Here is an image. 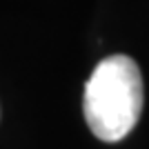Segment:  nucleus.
Returning <instances> with one entry per match:
<instances>
[{
    "label": "nucleus",
    "instance_id": "f257e3e1",
    "mask_svg": "<svg viewBox=\"0 0 149 149\" xmlns=\"http://www.w3.org/2000/svg\"><path fill=\"white\" fill-rule=\"evenodd\" d=\"M143 76L129 56H109L85 85V118L105 143H116L134 129L143 111Z\"/></svg>",
    "mask_w": 149,
    "mask_h": 149
}]
</instances>
